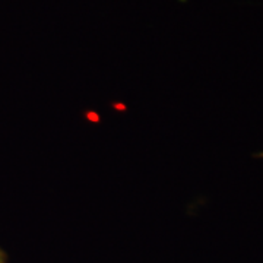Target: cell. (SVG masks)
Segmentation results:
<instances>
[{"mask_svg": "<svg viewBox=\"0 0 263 263\" xmlns=\"http://www.w3.org/2000/svg\"><path fill=\"white\" fill-rule=\"evenodd\" d=\"M0 263H8V254L0 247Z\"/></svg>", "mask_w": 263, "mask_h": 263, "instance_id": "cell-1", "label": "cell"}]
</instances>
